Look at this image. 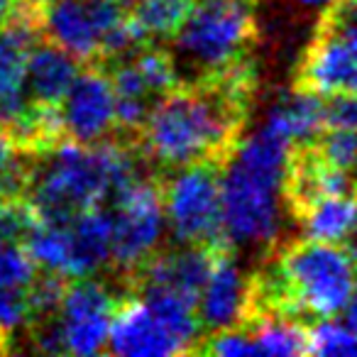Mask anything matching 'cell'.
<instances>
[{
  "label": "cell",
  "instance_id": "1",
  "mask_svg": "<svg viewBox=\"0 0 357 357\" xmlns=\"http://www.w3.org/2000/svg\"><path fill=\"white\" fill-rule=\"evenodd\" d=\"M257 86L259 69L252 56L201 79L178 81L149 108L139 130V152L167 172L201 162L225 167L243 139Z\"/></svg>",
  "mask_w": 357,
  "mask_h": 357
},
{
  "label": "cell",
  "instance_id": "2",
  "mask_svg": "<svg viewBox=\"0 0 357 357\" xmlns=\"http://www.w3.org/2000/svg\"><path fill=\"white\" fill-rule=\"evenodd\" d=\"M352 243L296 240L252 274V318L267 311L291 318H337L352 301ZM306 323V321H303Z\"/></svg>",
  "mask_w": 357,
  "mask_h": 357
},
{
  "label": "cell",
  "instance_id": "3",
  "mask_svg": "<svg viewBox=\"0 0 357 357\" xmlns=\"http://www.w3.org/2000/svg\"><path fill=\"white\" fill-rule=\"evenodd\" d=\"M291 142L264 123L250 139H240L220 172V218L230 248L274 250L282 230L279 194Z\"/></svg>",
  "mask_w": 357,
  "mask_h": 357
},
{
  "label": "cell",
  "instance_id": "4",
  "mask_svg": "<svg viewBox=\"0 0 357 357\" xmlns=\"http://www.w3.org/2000/svg\"><path fill=\"white\" fill-rule=\"evenodd\" d=\"M255 6V0H196L172 37L178 56L196 71L194 79L252 54L259 40Z\"/></svg>",
  "mask_w": 357,
  "mask_h": 357
},
{
  "label": "cell",
  "instance_id": "5",
  "mask_svg": "<svg viewBox=\"0 0 357 357\" xmlns=\"http://www.w3.org/2000/svg\"><path fill=\"white\" fill-rule=\"evenodd\" d=\"M355 0H331L294 74V89L316 96L355 93L357 37Z\"/></svg>",
  "mask_w": 357,
  "mask_h": 357
},
{
  "label": "cell",
  "instance_id": "6",
  "mask_svg": "<svg viewBox=\"0 0 357 357\" xmlns=\"http://www.w3.org/2000/svg\"><path fill=\"white\" fill-rule=\"evenodd\" d=\"M220 164L201 162L172 169V176L162 174L164 223L178 245H230L220 218Z\"/></svg>",
  "mask_w": 357,
  "mask_h": 357
},
{
  "label": "cell",
  "instance_id": "7",
  "mask_svg": "<svg viewBox=\"0 0 357 357\" xmlns=\"http://www.w3.org/2000/svg\"><path fill=\"white\" fill-rule=\"evenodd\" d=\"M113 240L110 269L123 282L149 255H154L164 233L162 174H144L125 186L113 201Z\"/></svg>",
  "mask_w": 357,
  "mask_h": 357
},
{
  "label": "cell",
  "instance_id": "8",
  "mask_svg": "<svg viewBox=\"0 0 357 357\" xmlns=\"http://www.w3.org/2000/svg\"><path fill=\"white\" fill-rule=\"evenodd\" d=\"M118 294L93 277L69 279L59 306L69 355H100L108 342V328Z\"/></svg>",
  "mask_w": 357,
  "mask_h": 357
},
{
  "label": "cell",
  "instance_id": "9",
  "mask_svg": "<svg viewBox=\"0 0 357 357\" xmlns=\"http://www.w3.org/2000/svg\"><path fill=\"white\" fill-rule=\"evenodd\" d=\"M201 331L245 328L252 316V274H245L235 262L233 248H215L211 272L196 301Z\"/></svg>",
  "mask_w": 357,
  "mask_h": 357
},
{
  "label": "cell",
  "instance_id": "10",
  "mask_svg": "<svg viewBox=\"0 0 357 357\" xmlns=\"http://www.w3.org/2000/svg\"><path fill=\"white\" fill-rule=\"evenodd\" d=\"M64 137L79 144H96L113 135L115 96L105 69L84 64L59 103Z\"/></svg>",
  "mask_w": 357,
  "mask_h": 357
},
{
  "label": "cell",
  "instance_id": "11",
  "mask_svg": "<svg viewBox=\"0 0 357 357\" xmlns=\"http://www.w3.org/2000/svg\"><path fill=\"white\" fill-rule=\"evenodd\" d=\"M105 352L123 357H167L186 355L189 350L137 294L120 291L110 316Z\"/></svg>",
  "mask_w": 357,
  "mask_h": 357
},
{
  "label": "cell",
  "instance_id": "12",
  "mask_svg": "<svg viewBox=\"0 0 357 357\" xmlns=\"http://www.w3.org/2000/svg\"><path fill=\"white\" fill-rule=\"evenodd\" d=\"M326 196H352V174L323 162L311 142L291 144L282 176V199L291 218Z\"/></svg>",
  "mask_w": 357,
  "mask_h": 357
},
{
  "label": "cell",
  "instance_id": "13",
  "mask_svg": "<svg viewBox=\"0 0 357 357\" xmlns=\"http://www.w3.org/2000/svg\"><path fill=\"white\" fill-rule=\"evenodd\" d=\"M76 74L79 61L69 52L52 45L50 40L35 42L25 64L27 100L37 105H59Z\"/></svg>",
  "mask_w": 357,
  "mask_h": 357
},
{
  "label": "cell",
  "instance_id": "14",
  "mask_svg": "<svg viewBox=\"0 0 357 357\" xmlns=\"http://www.w3.org/2000/svg\"><path fill=\"white\" fill-rule=\"evenodd\" d=\"M113 211L96 206L69 223V279L93 277L110 262Z\"/></svg>",
  "mask_w": 357,
  "mask_h": 357
},
{
  "label": "cell",
  "instance_id": "15",
  "mask_svg": "<svg viewBox=\"0 0 357 357\" xmlns=\"http://www.w3.org/2000/svg\"><path fill=\"white\" fill-rule=\"evenodd\" d=\"M42 37L69 52L81 64H91L98 54V32L91 20L89 3L52 0L42 20Z\"/></svg>",
  "mask_w": 357,
  "mask_h": 357
},
{
  "label": "cell",
  "instance_id": "16",
  "mask_svg": "<svg viewBox=\"0 0 357 357\" xmlns=\"http://www.w3.org/2000/svg\"><path fill=\"white\" fill-rule=\"evenodd\" d=\"M267 125L282 132L291 144L311 142L321 130H326V125H323V96L291 89V93H287L272 108Z\"/></svg>",
  "mask_w": 357,
  "mask_h": 357
},
{
  "label": "cell",
  "instance_id": "17",
  "mask_svg": "<svg viewBox=\"0 0 357 357\" xmlns=\"http://www.w3.org/2000/svg\"><path fill=\"white\" fill-rule=\"evenodd\" d=\"M298 223L308 240L318 243H350L355 228V196H326L311 204Z\"/></svg>",
  "mask_w": 357,
  "mask_h": 357
},
{
  "label": "cell",
  "instance_id": "18",
  "mask_svg": "<svg viewBox=\"0 0 357 357\" xmlns=\"http://www.w3.org/2000/svg\"><path fill=\"white\" fill-rule=\"evenodd\" d=\"M306 326L287 313L267 311L245 328L257 345V355H306Z\"/></svg>",
  "mask_w": 357,
  "mask_h": 357
},
{
  "label": "cell",
  "instance_id": "19",
  "mask_svg": "<svg viewBox=\"0 0 357 357\" xmlns=\"http://www.w3.org/2000/svg\"><path fill=\"white\" fill-rule=\"evenodd\" d=\"M194 3L196 0H137L128 8V15L144 40H172Z\"/></svg>",
  "mask_w": 357,
  "mask_h": 357
},
{
  "label": "cell",
  "instance_id": "20",
  "mask_svg": "<svg viewBox=\"0 0 357 357\" xmlns=\"http://www.w3.org/2000/svg\"><path fill=\"white\" fill-rule=\"evenodd\" d=\"M130 59L135 61V66L139 69L142 74L144 84H147L149 93L154 98L164 96L167 91H172L174 86L181 81L178 76V69H176V59L169 50L164 47H157V42H144L142 47L130 54Z\"/></svg>",
  "mask_w": 357,
  "mask_h": 357
},
{
  "label": "cell",
  "instance_id": "21",
  "mask_svg": "<svg viewBox=\"0 0 357 357\" xmlns=\"http://www.w3.org/2000/svg\"><path fill=\"white\" fill-rule=\"evenodd\" d=\"M306 352L311 355H355V331L337 321H316L306 326Z\"/></svg>",
  "mask_w": 357,
  "mask_h": 357
},
{
  "label": "cell",
  "instance_id": "22",
  "mask_svg": "<svg viewBox=\"0 0 357 357\" xmlns=\"http://www.w3.org/2000/svg\"><path fill=\"white\" fill-rule=\"evenodd\" d=\"M313 149L326 164L342 172H352L355 164V130L326 128L311 139Z\"/></svg>",
  "mask_w": 357,
  "mask_h": 357
},
{
  "label": "cell",
  "instance_id": "23",
  "mask_svg": "<svg viewBox=\"0 0 357 357\" xmlns=\"http://www.w3.org/2000/svg\"><path fill=\"white\" fill-rule=\"evenodd\" d=\"M196 352H201V355H218V357H240V355H257V345H255L248 328H223V331L206 333L201 337Z\"/></svg>",
  "mask_w": 357,
  "mask_h": 357
},
{
  "label": "cell",
  "instance_id": "24",
  "mask_svg": "<svg viewBox=\"0 0 357 357\" xmlns=\"http://www.w3.org/2000/svg\"><path fill=\"white\" fill-rule=\"evenodd\" d=\"M27 340L32 342L37 352L42 355H69L66 352V337H64V326H61L59 313L56 316H40L30 318L25 323Z\"/></svg>",
  "mask_w": 357,
  "mask_h": 357
},
{
  "label": "cell",
  "instance_id": "25",
  "mask_svg": "<svg viewBox=\"0 0 357 357\" xmlns=\"http://www.w3.org/2000/svg\"><path fill=\"white\" fill-rule=\"evenodd\" d=\"M323 125L326 128H342L355 130L357 123V108H355V93H333L323 96Z\"/></svg>",
  "mask_w": 357,
  "mask_h": 357
},
{
  "label": "cell",
  "instance_id": "26",
  "mask_svg": "<svg viewBox=\"0 0 357 357\" xmlns=\"http://www.w3.org/2000/svg\"><path fill=\"white\" fill-rule=\"evenodd\" d=\"M296 6H301V8H306V10H321L323 6H328L331 0H294Z\"/></svg>",
  "mask_w": 357,
  "mask_h": 357
},
{
  "label": "cell",
  "instance_id": "27",
  "mask_svg": "<svg viewBox=\"0 0 357 357\" xmlns=\"http://www.w3.org/2000/svg\"><path fill=\"white\" fill-rule=\"evenodd\" d=\"M10 8H13V0H0V25L6 22L8 13H10Z\"/></svg>",
  "mask_w": 357,
  "mask_h": 357
},
{
  "label": "cell",
  "instance_id": "28",
  "mask_svg": "<svg viewBox=\"0 0 357 357\" xmlns=\"http://www.w3.org/2000/svg\"><path fill=\"white\" fill-rule=\"evenodd\" d=\"M255 3H259V0H255Z\"/></svg>",
  "mask_w": 357,
  "mask_h": 357
}]
</instances>
